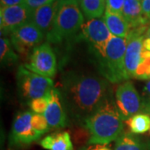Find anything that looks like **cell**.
<instances>
[{
  "instance_id": "cell-1",
  "label": "cell",
  "mask_w": 150,
  "mask_h": 150,
  "mask_svg": "<svg viewBox=\"0 0 150 150\" xmlns=\"http://www.w3.org/2000/svg\"><path fill=\"white\" fill-rule=\"evenodd\" d=\"M110 82L96 74L69 72L62 79L60 89L67 113L78 122L89 118L112 97Z\"/></svg>"
},
{
  "instance_id": "cell-2",
  "label": "cell",
  "mask_w": 150,
  "mask_h": 150,
  "mask_svg": "<svg viewBox=\"0 0 150 150\" xmlns=\"http://www.w3.org/2000/svg\"><path fill=\"white\" fill-rule=\"evenodd\" d=\"M123 121L111 97L84 122L90 134L88 144L106 145L116 141L123 134Z\"/></svg>"
},
{
  "instance_id": "cell-3",
  "label": "cell",
  "mask_w": 150,
  "mask_h": 150,
  "mask_svg": "<svg viewBox=\"0 0 150 150\" xmlns=\"http://www.w3.org/2000/svg\"><path fill=\"white\" fill-rule=\"evenodd\" d=\"M59 7L51 30L46 35L48 43H61L74 36L84 23L79 0H59Z\"/></svg>"
},
{
  "instance_id": "cell-4",
  "label": "cell",
  "mask_w": 150,
  "mask_h": 150,
  "mask_svg": "<svg viewBox=\"0 0 150 150\" xmlns=\"http://www.w3.org/2000/svg\"><path fill=\"white\" fill-rule=\"evenodd\" d=\"M126 46V38L115 36H112L108 43L104 64L100 72L110 83L129 80L125 68Z\"/></svg>"
},
{
  "instance_id": "cell-5",
  "label": "cell",
  "mask_w": 150,
  "mask_h": 150,
  "mask_svg": "<svg viewBox=\"0 0 150 150\" xmlns=\"http://www.w3.org/2000/svg\"><path fill=\"white\" fill-rule=\"evenodd\" d=\"M17 88L19 96L25 101L43 98L54 88V81L51 78L33 73L24 66H19L16 74Z\"/></svg>"
},
{
  "instance_id": "cell-6",
  "label": "cell",
  "mask_w": 150,
  "mask_h": 150,
  "mask_svg": "<svg viewBox=\"0 0 150 150\" xmlns=\"http://www.w3.org/2000/svg\"><path fill=\"white\" fill-rule=\"evenodd\" d=\"M81 30L83 38L89 43L91 51L96 57L101 71L105 60L106 47L112 35L102 18L87 20Z\"/></svg>"
},
{
  "instance_id": "cell-7",
  "label": "cell",
  "mask_w": 150,
  "mask_h": 150,
  "mask_svg": "<svg viewBox=\"0 0 150 150\" xmlns=\"http://www.w3.org/2000/svg\"><path fill=\"white\" fill-rule=\"evenodd\" d=\"M114 100L123 120H129L133 116L144 112L145 108L142 97L131 81L119 84L115 91Z\"/></svg>"
},
{
  "instance_id": "cell-8",
  "label": "cell",
  "mask_w": 150,
  "mask_h": 150,
  "mask_svg": "<svg viewBox=\"0 0 150 150\" xmlns=\"http://www.w3.org/2000/svg\"><path fill=\"white\" fill-rule=\"evenodd\" d=\"M148 27L138 28L130 29L127 39L125 53V68L127 76L130 79H135L139 69L144 53V38Z\"/></svg>"
},
{
  "instance_id": "cell-9",
  "label": "cell",
  "mask_w": 150,
  "mask_h": 150,
  "mask_svg": "<svg viewBox=\"0 0 150 150\" xmlns=\"http://www.w3.org/2000/svg\"><path fill=\"white\" fill-rule=\"evenodd\" d=\"M25 67L37 74L54 78L57 72V60L49 43H43L34 48Z\"/></svg>"
},
{
  "instance_id": "cell-10",
  "label": "cell",
  "mask_w": 150,
  "mask_h": 150,
  "mask_svg": "<svg viewBox=\"0 0 150 150\" xmlns=\"http://www.w3.org/2000/svg\"><path fill=\"white\" fill-rule=\"evenodd\" d=\"M9 37L11 43L16 51L19 54H28L42 44L45 35L39 28L30 21L11 33Z\"/></svg>"
},
{
  "instance_id": "cell-11",
  "label": "cell",
  "mask_w": 150,
  "mask_h": 150,
  "mask_svg": "<svg viewBox=\"0 0 150 150\" xmlns=\"http://www.w3.org/2000/svg\"><path fill=\"white\" fill-rule=\"evenodd\" d=\"M33 10L25 4L0 8L1 35H10L18 28L31 21Z\"/></svg>"
},
{
  "instance_id": "cell-12",
  "label": "cell",
  "mask_w": 150,
  "mask_h": 150,
  "mask_svg": "<svg viewBox=\"0 0 150 150\" xmlns=\"http://www.w3.org/2000/svg\"><path fill=\"white\" fill-rule=\"evenodd\" d=\"M32 111H24L17 115L12 125L10 140L16 146H24L37 141L42 136L33 129Z\"/></svg>"
},
{
  "instance_id": "cell-13",
  "label": "cell",
  "mask_w": 150,
  "mask_h": 150,
  "mask_svg": "<svg viewBox=\"0 0 150 150\" xmlns=\"http://www.w3.org/2000/svg\"><path fill=\"white\" fill-rule=\"evenodd\" d=\"M43 115L48 121L50 129H63L67 125L68 113L59 88H54L49 93L48 107Z\"/></svg>"
},
{
  "instance_id": "cell-14",
  "label": "cell",
  "mask_w": 150,
  "mask_h": 150,
  "mask_svg": "<svg viewBox=\"0 0 150 150\" xmlns=\"http://www.w3.org/2000/svg\"><path fill=\"white\" fill-rule=\"evenodd\" d=\"M59 0H56L49 4L34 9L33 12L31 21L38 28H39L45 36L52 28L59 7Z\"/></svg>"
},
{
  "instance_id": "cell-15",
  "label": "cell",
  "mask_w": 150,
  "mask_h": 150,
  "mask_svg": "<svg viewBox=\"0 0 150 150\" xmlns=\"http://www.w3.org/2000/svg\"><path fill=\"white\" fill-rule=\"evenodd\" d=\"M122 14L130 29L146 26L149 22L143 13L141 3L137 0H125Z\"/></svg>"
},
{
  "instance_id": "cell-16",
  "label": "cell",
  "mask_w": 150,
  "mask_h": 150,
  "mask_svg": "<svg viewBox=\"0 0 150 150\" xmlns=\"http://www.w3.org/2000/svg\"><path fill=\"white\" fill-rule=\"evenodd\" d=\"M103 18L112 36L123 38H127L130 28L123 14L106 10Z\"/></svg>"
},
{
  "instance_id": "cell-17",
  "label": "cell",
  "mask_w": 150,
  "mask_h": 150,
  "mask_svg": "<svg viewBox=\"0 0 150 150\" xmlns=\"http://www.w3.org/2000/svg\"><path fill=\"white\" fill-rule=\"evenodd\" d=\"M39 144L47 150H74L70 134L66 131L47 135Z\"/></svg>"
},
{
  "instance_id": "cell-18",
  "label": "cell",
  "mask_w": 150,
  "mask_h": 150,
  "mask_svg": "<svg viewBox=\"0 0 150 150\" xmlns=\"http://www.w3.org/2000/svg\"><path fill=\"white\" fill-rule=\"evenodd\" d=\"M79 4L88 20L102 18L106 11V0H79Z\"/></svg>"
},
{
  "instance_id": "cell-19",
  "label": "cell",
  "mask_w": 150,
  "mask_h": 150,
  "mask_svg": "<svg viewBox=\"0 0 150 150\" xmlns=\"http://www.w3.org/2000/svg\"><path fill=\"white\" fill-rule=\"evenodd\" d=\"M114 150H145V146L137 135L125 132L116 140Z\"/></svg>"
},
{
  "instance_id": "cell-20",
  "label": "cell",
  "mask_w": 150,
  "mask_h": 150,
  "mask_svg": "<svg viewBox=\"0 0 150 150\" xmlns=\"http://www.w3.org/2000/svg\"><path fill=\"white\" fill-rule=\"evenodd\" d=\"M0 58L1 64L4 66L13 65L18 60V56L14 51L9 38L1 37L0 39Z\"/></svg>"
},
{
  "instance_id": "cell-21",
  "label": "cell",
  "mask_w": 150,
  "mask_h": 150,
  "mask_svg": "<svg viewBox=\"0 0 150 150\" xmlns=\"http://www.w3.org/2000/svg\"><path fill=\"white\" fill-rule=\"evenodd\" d=\"M131 132L134 134H142L150 130V116L144 112L138 113L129 119Z\"/></svg>"
},
{
  "instance_id": "cell-22",
  "label": "cell",
  "mask_w": 150,
  "mask_h": 150,
  "mask_svg": "<svg viewBox=\"0 0 150 150\" xmlns=\"http://www.w3.org/2000/svg\"><path fill=\"white\" fill-rule=\"evenodd\" d=\"M135 79L150 80V52L144 50L143 58Z\"/></svg>"
},
{
  "instance_id": "cell-23",
  "label": "cell",
  "mask_w": 150,
  "mask_h": 150,
  "mask_svg": "<svg viewBox=\"0 0 150 150\" xmlns=\"http://www.w3.org/2000/svg\"><path fill=\"white\" fill-rule=\"evenodd\" d=\"M31 123H32L33 129L41 135H43L45 133H48L49 130H51L48 121L43 114H38L33 112Z\"/></svg>"
},
{
  "instance_id": "cell-24",
  "label": "cell",
  "mask_w": 150,
  "mask_h": 150,
  "mask_svg": "<svg viewBox=\"0 0 150 150\" xmlns=\"http://www.w3.org/2000/svg\"><path fill=\"white\" fill-rule=\"evenodd\" d=\"M48 98H49V93L43 98H36L30 101L29 107L32 109V112L38 114H43L48 107Z\"/></svg>"
},
{
  "instance_id": "cell-25",
  "label": "cell",
  "mask_w": 150,
  "mask_h": 150,
  "mask_svg": "<svg viewBox=\"0 0 150 150\" xmlns=\"http://www.w3.org/2000/svg\"><path fill=\"white\" fill-rule=\"evenodd\" d=\"M125 0H106V10L122 14Z\"/></svg>"
},
{
  "instance_id": "cell-26",
  "label": "cell",
  "mask_w": 150,
  "mask_h": 150,
  "mask_svg": "<svg viewBox=\"0 0 150 150\" xmlns=\"http://www.w3.org/2000/svg\"><path fill=\"white\" fill-rule=\"evenodd\" d=\"M141 97L144 104L145 113L150 114V80L147 81L143 87V93Z\"/></svg>"
},
{
  "instance_id": "cell-27",
  "label": "cell",
  "mask_w": 150,
  "mask_h": 150,
  "mask_svg": "<svg viewBox=\"0 0 150 150\" xmlns=\"http://www.w3.org/2000/svg\"><path fill=\"white\" fill-rule=\"evenodd\" d=\"M56 0H24V4L33 10L37 9L40 7L49 4Z\"/></svg>"
},
{
  "instance_id": "cell-28",
  "label": "cell",
  "mask_w": 150,
  "mask_h": 150,
  "mask_svg": "<svg viewBox=\"0 0 150 150\" xmlns=\"http://www.w3.org/2000/svg\"><path fill=\"white\" fill-rule=\"evenodd\" d=\"M24 4V0H0L1 8Z\"/></svg>"
},
{
  "instance_id": "cell-29",
  "label": "cell",
  "mask_w": 150,
  "mask_h": 150,
  "mask_svg": "<svg viewBox=\"0 0 150 150\" xmlns=\"http://www.w3.org/2000/svg\"><path fill=\"white\" fill-rule=\"evenodd\" d=\"M142 10L146 18L150 21V0H143L141 3Z\"/></svg>"
},
{
  "instance_id": "cell-30",
  "label": "cell",
  "mask_w": 150,
  "mask_h": 150,
  "mask_svg": "<svg viewBox=\"0 0 150 150\" xmlns=\"http://www.w3.org/2000/svg\"><path fill=\"white\" fill-rule=\"evenodd\" d=\"M145 34H146V36H147V37H149L150 38V26L148 27L147 30H146V33H145Z\"/></svg>"
},
{
  "instance_id": "cell-31",
  "label": "cell",
  "mask_w": 150,
  "mask_h": 150,
  "mask_svg": "<svg viewBox=\"0 0 150 150\" xmlns=\"http://www.w3.org/2000/svg\"><path fill=\"white\" fill-rule=\"evenodd\" d=\"M145 150H150V144H148L145 146Z\"/></svg>"
},
{
  "instance_id": "cell-32",
  "label": "cell",
  "mask_w": 150,
  "mask_h": 150,
  "mask_svg": "<svg viewBox=\"0 0 150 150\" xmlns=\"http://www.w3.org/2000/svg\"><path fill=\"white\" fill-rule=\"evenodd\" d=\"M137 1H139V2H140V3H142V1H143V0H137Z\"/></svg>"
}]
</instances>
